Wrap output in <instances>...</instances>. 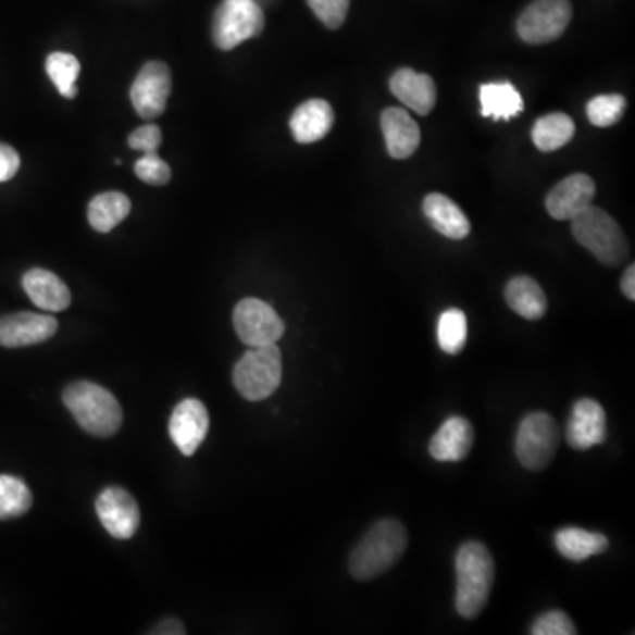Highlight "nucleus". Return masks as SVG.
<instances>
[{
	"instance_id": "obj_1",
	"label": "nucleus",
	"mask_w": 635,
	"mask_h": 635,
	"mask_svg": "<svg viewBox=\"0 0 635 635\" xmlns=\"http://www.w3.org/2000/svg\"><path fill=\"white\" fill-rule=\"evenodd\" d=\"M408 533L396 519L371 526L350 555V572L357 581L376 580L393 569L407 551Z\"/></svg>"
},
{
	"instance_id": "obj_2",
	"label": "nucleus",
	"mask_w": 635,
	"mask_h": 635,
	"mask_svg": "<svg viewBox=\"0 0 635 635\" xmlns=\"http://www.w3.org/2000/svg\"><path fill=\"white\" fill-rule=\"evenodd\" d=\"M456 611L466 620H475L489 600L495 583V560L484 544L466 543L456 556Z\"/></svg>"
},
{
	"instance_id": "obj_3",
	"label": "nucleus",
	"mask_w": 635,
	"mask_h": 635,
	"mask_svg": "<svg viewBox=\"0 0 635 635\" xmlns=\"http://www.w3.org/2000/svg\"><path fill=\"white\" fill-rule=\"evenodd\" d=\"M62 399L85 433L98 438H108L121 429V404L115 396L101 385L75 382L67 385Z\"/></svg>"
},
{
	"instance_id": "obj_4",
	"label": "nucleus",
	"mask_w": 635,
	"mask_h": 635,
	"mask_svg": "<svg viewBox=\"0 0 635 635\" xmlns=\"http://www.w3.org/2000/svg\"><path fill=\"white\" fill-rule=\"evenodd\" d=\"M570 221L575 240L588 249L598 262L618 266L625 260L628 254V242L622 226L618 225L608 212L592 203Z\"/></svg>"
},
{
	"instance_id": "obj_5",
	"label": "nucleus",
	"mask_w": 635,
	"mask_h": 635,
	"mask_svg": "<svg viewBox=\"0 0 635 635\" xmlns=\"http://www.w3.org/2000/svg\"><path fill=\"white\" fill-rule=\"evenodd\" d=\"M283 378V357L274 345L252 346L234 370V385L248 401H263L276 393Z\"/></svg>"
},
{
	"instance_id": "obj_6",
	"label": "nucleus",
	"mask_w": 635,
	"mask_h": 635,
	"mask_svg": "<svg viewBox=\"0 0 635 635\" xmlns=\"http://www.w3.org/2000/svg\"><path fill=\"white\" fill-rule=\"evenodd\" d=\"M265 28V13L257 0H223L212 20V41L220 50H234L258 38Z\"/></svg>"
},
{
	"instance_id": "obj_7",
	"label": "nucleus",
	"mask_w": 635,
	"mask_h": 635,
	"mask_svg": "<svg viewBox=\"0 0 635 635\" xmlns=\"http://www.w3.org/2000/svg\"><path fill=\"white\" fill-rule=\"evenodd\" d=\"M560 445V431L555 419L543 411L524 416L515 438V456L524 468L537 472L551 464Z\"/></svg>"
},
{
	"instance_id": "obj_8",
	"label": "nucleus",
	"mask_w": 635,
	"mask_h": 635,
	"mask_svg": "<svg viewBox=\"0 0 635 635\" xmlns=\"http://www.w3.org/2000/svg\"><path fill=\"white\" fill-rule=\"evenodd\" d=\"M572 20L570 0H533L518 20L519 38L528 45H546L561 38Z\"/></svg>"
},
{
	"instance_id": "obj_9",
	"label": "nucleus",
	"mask_w": 635,
	"mask_h": 635,
	"mask_svg": "<svg viewBox=\"0 0 635 635\" xmlns=\"http://www.w3.org/2000/svg\"><path fill=\"white\" fill-rule=\"evenodd\" d=\"M234 327L238 339L249 348L274 345L285 334V323L276 309L260 299H244L235 306Z\"/></svg>"
},
{
	"instance_id": "obj_10",
	"label": "nucleus",
	"mask_w": 635,
	"mask_h": 635,
	"mask_svg": "<svg viewBox=\"0 0 635 635\" xmlns=\"http://www.w3.org/2000/svg\"><path fill=\"white\" fill-rule=\"evenodd\" d=\"M172 92V73L161 61L147 62L136 75L129 89L133 108L141 119L154 121L161 117Z\"/></svg>"
},
{
	"instance_id": "obj_11",
	"label": "nucleus",
	"mask_w": 635,
	"mask_h": 635,
	"mask_svg": "<svg viewBox=\"0 0 635 635\" xmlns=\"http://www.w3.org/2000/svg\"><path fill=\"white\" fill-rule=\"evenodd\" d=\"M96 512L112 537L129 540L140 526V509L126 489L108 487L96 500Z\"/></svg>"
},
{
	"instance_id": "obj_12",
	"label": "nucleus",
	"mask_w": 635,
	"mask_h": 635,
	"mask_svg": "<svg viewBox=\"0 0 635 635\" xmlns=\"http://www.w3.org/2000/svg\"><path fill=\"white\" fill-rule=\"evenodd\" d=\"M594 178L586 173H574L552 187L546 198V209L558 221H570L594 203Z\"/></svg>"
},
{
	"instance_id": "obj_13",
	"label": "nucleus",
	"mask_w": 635,
	"mask_h": 635,
	"mask_svg": "<svg viewBox=\"0 0 635 635\" xmlns=\"http://www.w3.org/2000/svg\"><path fill=\"white\" fill-rule=\"evenodd\" d=\"M209 431V411L198 399L178 402L170 416V436L184 456H192L203 444Z\"/></svg>"
},
{
	"instance_id": "obj_14",
	"label": "nucleus",
	"mask_w": 635,
	"mask_h": 635,
	"mask_svg": "<svg viewBox=\"0 0 635 635\" xmlns=\"http://www.w3.org/2000/svg\"><path fill=\"white\" fill-rule=\"evenodd\" d=\"M59 323L48 314L14 313L0 318V346L24 348L55 336Z\"/></svg>"
},
{
	"instance_id": "obj_15",
	"label": "nucleus",
	"mask_w": 635,
	"mask_h": 635,
	"mask_svg": "<svg viewBox=\"0 0 635 635\" xmlns=\"http://www.w3.org/2000/svg\"><path fill=\"white\" fill-rule=\"evenodd\" d=\"M606 431V411L594 399H580L575 402L566 424V441L575 450H588L595 445L603 444Z\"/></svg>"
},
{
	"instance_id": "obj_16",
	"label": "nucleus",
	"mask_w": 635,
	"mask_h": 635,
	"mask_svg": "<svg viewBox=\"0 0 635 635\" xmlns=\"http://www.w3.org/2000/svg\"><path fill=\"white\" fill-rule=\"evenodd\" d=\"M475 433L472 422L464 416L453 415L441 424L431 438V458L439 463H459L472 452Z\"/></svg>"
},
{
	"instance_id": "obj_17",
	"label": "nucleus",
	"mask_w": 635,
	"mask_h": 635,
	"mask_svg": "<svg viewBox=\"0 0 635 635\" xmlns=\"http://www.w3.org/2000/svg\"><path fill=\"white\" fill-rule=\"evenodd\" d=\"M382 132H384L387 152L394 159H408L415 154L421 146V127L402 108H387L382 113Z\"/></svg>"
},
{
	"instance_id": "obj_18",
	"label": "nucleus",
	"mask_w": 635,
	"mask_h": 635,
	"mask_svg": "<svg viewBox=\"0 0 635 635\" xmlns=\"http://www.w3.org/2000/svg\"><path fill=\"white\" fill-rule=\"evenodd\" d=\"M390 90L401 103L419 115H427L436 104L435 79L410 67H402L390 78Z\"/></svg>"
},
{
	"instance_id": "obj_19",
	"label": "nucleus",
	"mask_w": 635,
	"mask_h": 635,
	"mask_svg": "<svg viewBox=\"0 0 635 635\" xmlns=\"http://www.w3.org/2000/svg\"><path fill=\"white\" fill-rule=\"evenodd\" d=\"M334 126V110L325 99H309L295 110L290 119V132L295 141L309 146L320 141Z\"/></svg>"
},
{
	"instance_id": "obj_20",
	"label": "nucleus",
	"mask_w": 635,
	"mask_h": 635,
	"mask_svg": "<svg viewBox=\"0 0 635 635\" xmlns=\"http://www.w3.org/2000/svg\"><path fill=\"white\" fill-rule=\"evenodd\" d=\"M22 285H24L28 299L45 311L61 313L64 309L70 308V288L53 272L45 271V269H33V271L25 272Z\"/></svg>"
},
{
	"instance_id": "obj_21",
	"label": "nucleus",
	"mask_w": 635,
	"mask_h": 635,
	"mask_svg": "<svg viewBox=\"0 0 635 635\" xmlns=\"http://www.w3.org/2000/svg\"><path fill=\"white\" fill-rule=\"evenodd\" d=\"M422 211L433 228L444 237L463 240L472 232V225L464 212L441 192L427 195L422 203Z\"/></svg>"
},
{
	"instance_id": "obj_22",
	"label": "nucleus",
	"mask_w": 635,
	"mask_h": 635,
	"mask_svg": "<svg viewBox=\"0 0 635 635\" xmlns=\"http://www.w3.org/2000/svg\"><path fill=\"white\" fill-rule=\"evenodd\" d=\"M505 300L509 308L524 320H540L547 311V299L537 281L518 276L505 288Z\"/></svg>"
},
{
	"instance_id": "obj_23",
	"label": "nucleus",
	"mask_w": 635,
	"mask_h": 635,
	"mask_svg": "<svg viewBox=\"0 0 635 635\" xmlns=\"http://www.w3.org/2000/svg\"><path fill=\"white\" fill-rule=\"evenodd\" d=\"M556 549L570 561H584L592 556L602 555L608 551L609 540L602 533L588 532V530L561 528L555 535Z\"/></svg>"
},
{
	"instance_id": "obj_24",
	"label": "nucleus",
	"mask_w": 635,
	"mask_h": 635,
	"mask_svg": "<svg viewBox=\"0 0 635 635\" xmlns=\"http://www.w3.org/2000/svg\"><path fill=\"white\" fill-rule=\"evenodd\" d=\"M132 212V200L119 191L101 192L90 200L87 220L99 234H108L121 225Z\"/></svg>"
},
{
	"instance_id": "obj_25",
	"label": "nucleus",
	"mask_w": 635,
	"mask_h": 635,
	"mask_svg": "<svg viewBox=\"0 0 635 635\" xmlns=\"http://www.w3.org/2000/svg\"><path fill=\"white\" fill-rule=\"evenodd\" d=\"M481 107L484 117L493 121H510L524 110V101L514 85L509 82L484 84L481 87Z\"/></svg>"
},
{
	"instance_id": "obj_26",
	"label": "nucleus",
	"mask_w": 635,
	"mask_h": 635,
	"mask_svg": "<svg viewBox=\"0 0 635 635\" xmlns=\"http://www.w3.org/2000/svg\"><path fill=\"white\" fill-rule=\"evenodd\" d=\"M575 135V124L566 113H549L535 122L532 140L538 150L552 152L565 147Z\"/></svg>"
},
{
	"instance_id": "obj_27",
	"label": "nucleus",
	"mask_w": 635,
	"mask_h": 635,
	"mask_svg": "<svg viewBox=\"0 0 635 635\" xmlns=\"http://www.w3.org/2000/svg\"><path fill=\"white\" fill-rule=\"evenodd\" d=\"M45 70L61 96L66 99H75L78 96L76 79H78L82 66H79V61L75 55L66 52L50 53Z\"/></svg>"
},
{
	"instance_id": "obj_28",
	"label": "nucleus",
	"mask_w": 635,
	"mask_h": 635,
	"mask_svg": "<svg viewBox=\"0 0 635 635\" xmlns=\"http://www.w3.org/2000/svg\"><path fill=\"white\" fill-rule=\"evenodd\" d=\"M33 507V493L16 476L0 475V521L24 515Z\"/></svg>"
},
{
	"instance_id": "obj_29",
	"label": "nucleus",
	"mask_w": 635,
	"mask_h": 635,
	"mask_svg": "<svg viewBox=\"0 0 635 635\" xmlns=\"http://www.w3.org/2000/svg\"><path fill=\"white\" fill-rule=\"evenodd\" d=\"M468 341L466 314L461 309H447L438 320V345L445 353L458 356Z\"/></svg>"
},
{
	"instance_id": "obj_30",
	"label": "nucleus",
	"mask_w": 635,
	"mask_h": 635,
	"mask_svg": "<svg viewBox=\"0 0 635 635\" xmlns=\"http://www.w3.org/2000/svg\"><path fill=\"white\" fill-rule=\"evenodd\" d=\"M626 110V99L622 94H603L586 104V115L597 127H611L622 121Z\"/></svg>"
},
{
	"instance_id": "obj_31",
	"label": "nucleus",
	"mask_w": 635,
	"mask_h": 635,
	"mask_svg": "<svg viewBox=\"0 0 635 635\" xmlns=\"http://www.w3.org/2000/svg\"><path fill=\"white\" fill-rule=\"evenodd\" d=\"M135 173L141 183L155 187L169 184L170 178H172L170 164L159 158L158 152L144 154V158L138 159L135 164Z\"/></svg>"
},
{
	"instance_id": "obj_32",
	"label": "nucleus",
	"mask_w": 635,
	"mask_h": 635,
	"mask_svg": "<svg viewBox=\"0 0 635 635\" xmlns=\"http://www.w3.org/2000/svg\"><path fill=\"white\" fill-rule=\"evenodd\" d=\"M320 22L331 30H337L345 24L350 0H306Z\"/></svg>"
},
{
	"instance_id": "obj_33",
	"label": "nucleus",
	"mask_w": 635,
	"mask_h": 635,
	"mask_svg": "<svg viewBox=\"0 0 635 635\" xmlns=\"http://www.w3.org/2000/svg\"><path fill=\"white\" fill-rule=\"evenodd\" d=\"M533 635H575V625L563 611L544 612L533 622Z\"/></svg>"
},
{
	"instance_id": "obj_34",
	"label": "nucleus",
	"mask_w": 635,
	"mask_h": 635,
	"mask_svg": "<svg viewBox=\"0 0 635 635\" xmlns=\"http://www.w3.org/2000/svg\"><path fill=\"white\" fill-rule=\"evenodd\" d=\"M163 141V135H161V127L155 126V124H146V126L138 127L136 132H133L127 138V144L133 150H140L144 154H152V152H158L159 146Z\"/></svg>"
},
{
	"instance_id": "obj_35",
	"label": "nucleus",
	"mask_w": 635,
	"mask_h": 635,
	"mask_svg": "<svg viewBox=\"0 0 635 635\" xmlns=\"http://www.w3.org/2000/svg\"><path fill=\"white\" fill-rule=\"evenodd\" d=\"M20 155L13 147L0 144V183L13 178L20 170Z\"/></svg>"
},
{
	"instance_id": "obj_36",
	"label": "nucleus",
	"mask_w": 635,
	"mask_h": 635,
	"mask_svg": "<svg viewBox=\"0 0 635 635\" xmlns=\"http://www.w3.org/2000/svg\"><path fill=\"white\" fill-rule=\"evenodd\" d=\"M149 634L183 635L186 634V628H184L183 623L178 622V620L170 618V620H164V622L155 625L154 631H150Z\"/></svg>"
},
{
	"instance_id": "obj_37",
	"label": "nucleus",
	"mask_w": 635,
	"mask_h": 635,
	"mask_svg": "<svg viewBox=\"0 0 635 635\" xmlns=\"http://www.w3.org/2000/svg\"><path fill=\"white\" fill-rule=\"evenodd\" d=\"M622 291L626 299L635 300V265L632 263L622 277Z\"/></svg>"
},
{
	"instance_id": "obj_38",
	"label": "nucleus",
	"mask_w": 635,
	"mask_h": 635,
	"mask_svg": "<svg viewBox=\"0 0 635 635\" xmlns=\"http://www.w3.org/2000/svg\"><path fill=\"white\" fill-rule=\"evenodd\" d=\"M257 2L263 8V5L276 4V2H279V0H257Z\"/></svg>"
}]
</instances>
